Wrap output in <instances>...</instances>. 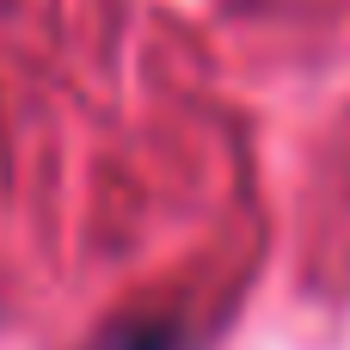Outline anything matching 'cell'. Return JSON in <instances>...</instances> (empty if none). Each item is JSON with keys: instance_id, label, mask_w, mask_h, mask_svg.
<instances>
[{"instance_id": "1", "label": "cell", "mask_w": 350, "mask_h": 350, "mask_svg": "<svg viewBox=\"0 0 350 350\" xmlns=\"http://www.w3.org/2000/svg\"><path fill=\"white\" fill-rule=\"evenodd\" d=\"M98 350H185V326L178 320H123L98 338Z\"/></svg>"}]
</instances>
